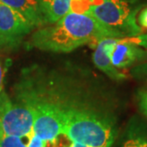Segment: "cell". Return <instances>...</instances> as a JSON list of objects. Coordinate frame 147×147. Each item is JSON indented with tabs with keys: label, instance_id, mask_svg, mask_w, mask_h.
<instances>
[{
	"label": "cell",
	"instance_id": "obj_6",
	"mask_svg": "<svg viewBox=\"0 0 147 147\" xmlns=\"http://www.w3.org/2000/svg\"><path fill=\"white\" fill-rule=\"evenodd\" d=\"M32 105L34 111L33 133L47 142H54L62 134L65 109L47 102Z\"/></svg>",
	"mask_w": 147,
	"mask_h": 147
},
{
	"label": "cell",
	"instance_id": "obj_8",
	"mask_svg": "<svg viewBox=\"0 0 147 147\" xmlns=\"http://www.w3.org/2000/svg\"><path fill=\"white\" fill-rule=\"evenodd\" d=\"M119 38H120L107 37L100 39L96 43V49L93 53L95 65L111 79L116 80L126 77L124 74L116 69L111 62L112 52Z\"/></svg>",
	"mask_w": 147,
	"mask_h": 147
},
{
	"label": "cell",
	"instance_id": "obj_13",
	"mask_svg": "<svg viewBox=\"0 0 147 147\" xmlns=\"http://www.w3.org/2000/svg\"><path fill=\"white\" fill-rule=\"evenodd\" d=\"M46 141L42 140V138L32 132V134L30 136V140L27 144V147H46Z\"/></svg>",
	"mask_w": 147,
	"mask_h": 147
},
{
	"label": "cell",
	"instance_id": "obj_14",
	"mask_svg": "<svg viewBox=\"0 0 147 147\" xmlns=\"http://www.w3.org/2000/svg\"><path fill=\"white\" fill-rule=\"evenodd\" d=\"M139 106L142 113L147 117V89L141 92L139 94Z\"/></svg>",
	"mask_w": 147,
	"mask_h": 147
},
{
	"label": "cell",
	"instance_id": "obj_18",
	"mask_svg": "<svg viewBox=\"0 0 147 147\" xmlns=\"http://www.w3.org/2000/svg\"><path fill=\"white\" fill-rule=\"evenodd\" d=\"M68 147H88L86 146H84V145H81V144H79V143H75V142H73Z\"/></svg>",
	"mask_w": 147,
	"mask_h": 147
},
{
	"label": "cell",
	"instance_id": "obj_3",
	"mask_svg": "<svg viewBox=\"0 0 147 147\" xmlns=\"http://www.w3.org/2000/svg\"><path fill=\"white\" fill-rule=\"evenodd\" d=\"M62 134L88 147H110L116 137L112 123L85 110L65 109Z\"/></svg>",
	"mask_w": 147,
	"mask_h": 147
},
{
	"label": "cell",
	"instance_id": "obj_17",
	"mask_svg": "<svg viewBox=\"0 0 147 147\" xmlns=\"http://www.w3.org/2000/svg\"><path fill=\"white\" fill-rule=\"evenodd\" d=\"M3 137H4V131H3V126H2V123H1V120H0V142H1Z\"/></svg>",
	"mask_w": 147,
	"mask_h": 147
},
{
	"label": "cell",
	"instance_id": "obj_10",
	"mask_svg": "<svg viewBox=\"0 0 147 147\" xmlns=\"http://www.w3.org/2000/svg\"><path fill=\"white\" fill-rule=\"evenodd\" d=\"M47 24H54L71 11L73 0H38Z\"/></svg>",
	"mask_w": 147,
	"mask_h": 147
},
{
	"label": "cell",
	"instance_id": "obj_4",
	"mask_svg": "<svg viewBox=\"0 0 147 147\" xmlns=\"http://www.w3.org/2000/svg\"><path fill=\"white\" fill-rule=\"evenodd\" d=\"M34 119L33 105L13 104L5 92H0V120L4 135L30 137L33 132Z\"/></svg>",
	"mask_w": 147,
	"mask_h": 147
},
{
	"label": "cell",
	"instance_id": "obj_2",
	"mask_svg": "<svg viewBox=\"0 0 147 147\" xmlns=\"http://www.w3.org/2000/svg\"><path fill=\"white\" fill-rule=\"evenodd\" d=\"M139 8L136 0H73L71 11L92 16L115 37L126 38L142 33L136 22Z\"/></svg>",
	"mask_w": 147,
	"mask_h": 147
},
{
	"label": "cell",
	"instance_id": "obj_15",
	"mask_svg": "<svg viewBox=\"0 0 147 147\" xmlns=\"http://www.w3.org/2000/svg\"><path fill=\"white\" fill-rule=\"evenodd\" d=\"M138 21L142 27L147 29V7L141 11L140 15L138 16Z\"/></svg>",
	"mask_w": 147,
	"mask_h": 147
},
{
	"label": "cell",
	"instance_id": "obj_1",
	"mask_svg": "<svg viewBox=\"0 0 147 147\" xmlns=\"http://www.w3.org/2000/svg\"><path fill=\"white\" fill-rule=\"evenodd\" d=\"M107 37L116 38L92 16L70 11L52 26L36 30L32 35V43L42 51L69 53Z\"/></svg>",
	"mask_w": 147,
	"mask_h": 147
},
{
	"label": "cell",
	"instance_id": "obj_9",
	"mask_svg": "<svg viewBox=\"0 0 147 147\" xmlns=\"http://www.w3.org/2000/svg\"><path fill=\"white\" fill-rule=\"evenodd\" d=\"M0 2L19 12L34 27L47 24L38 0H0Z\"/></svg>",
	"mask_w": 147,
	"mask_h": 147
},
{
	"label": "cell",
	"instance_id": "obj_7",
	"mask_svg": "<svg viewBox=\"0 0 147 147\" xmlns=\"http://www.w3.org/2000/svg\"><path fill=\"white\" fill-rule=\"evenodd\" d=\"M140 46L147 47V35L120 38L112 52V65L118 69L131 66L146 55Z\"/></svg>",
	"mask_w": 147,
	"mask_h": 147
},
{
	"label": "cell",
	"instance_id": "obj_5",
	"mask_svg": "<svg viewBox=\"0 0 147 147\" xmlns=\"http://www.w3.org/2000/svg\"><path fill=\"white\" fill-rule=\"evenodd\" d=\"M34 28L19 12L0 2V49L17 47Z\"/></svg>",
	"mask_w": 147,
	"mask_h": 147
},
{
	"label": "cell",
	"instance_id": "obj_16",
	"mask_svg": "<svg viewBox=\"0 0 147 147\" xmlns=\"http://www.w3.org/2000/svg\"><path fill=\"white\" fill-rule=\"evenodd\" d=\"M3 78H4V72H3V69L0 62V92H2L3 88Z\"/></svg>",
	"mask_w": 147,
	"mask_h": 147
},
{
	"label": "cell",
	"instance_id": "obj_11",
	"mask_svg": "<svg viewBox=\"0 0 147 147\" xmlns=\"http://www.w3.org/2000/svg\"><path fill=\"white\" fill-rule=\"evenodd\" d=\"M120 147H147V128L137 124L130 127Z\"/></svg>",
	"mask_w": 147,
	"mask_h": 147
},
{
	"label": "cell",
	"instance_id": "obj_12",
	"mask_svg": "<svg viewBox=\"0 0 147 147\" xmlns=\"http://www.w3.org/2000/svg\"><path fill=\"white\" fill-rule=\"evenodd\" d=\"M22 138L16 136L4 135L0 142V147H27V144L24 142Z\"/></svg>",
	"mask_w": 147,
	"mask_h": 147
}]
</instances>
